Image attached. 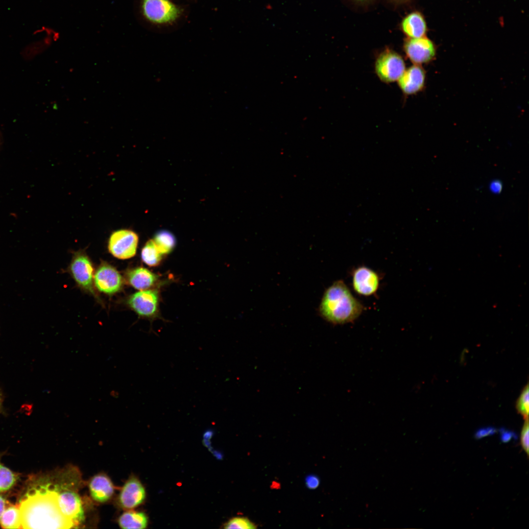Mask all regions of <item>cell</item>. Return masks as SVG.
I'll list each match as a JSON object with an SVG mask.
<instances>
[{
	"label": "cell",
	"mask_w": 529,
	"mask_h": 529,
	"mask_svg": "<svg viewBox=\"0 0 529 529\" xmlns=\"http://www.w3.org/2000/svg\"><path fill=\"white\" fill-rule=\"evenodd\" d=\"M224 528L254 529L257 528V526L247 517H236L227 522L224 525Z\"/></svg>",
	"instance_id": "cell-23"
},
{
	"label": "cell",
	"mask_w": 529,
	"mask_h": 529,
	"mask_svg": "<svg viewBox=\"0 0 529 529\" xmlns=\"http://www.w3.org/2000/svg\"><path fill=\"white\" fill-rule=\"evenodd\" d=\"M2 528H21L20 511L19 507L12 505L4 509L0 519Z\"/></svg>",
	"instance_id": "cell-19"
},
{
	"label": "cell",
	"mask_w": 529,
	"mask_h": 529,
	"mask_svg": "<svg viewBox=\"0 0 529 529\" xmlns=\"http://www.w3.org/2000/svg\"><path fill=\"white\" fill-rule=\"evenodd\" d=\"M426 72L421 65L409 67L397 81L403 93L407 95L415 94L421 91L425 84Z\"/></svg>",
	"instance_id": "cell-13"
},
{
	"label": "cell",
	"mask_w": 529,
	"mask_h": 529,
	"mask_svg": "<svg viewBox=\"0 0 529 529\" xmlns=\"http://www.w3.org/2000/svg\"><path fill=\"white\" fill-rule=\"evenodd\" d=\"M125 279L127 284L139 290L161 288L166 283L161 280L159 275L142 266L127 269Z\"/></svg>",
	"instance_id": "cell-10"
},
{
	"label": "cell",
	"mask_w": 529,
	"mask_h": 529,
	"mask_svg": "<svg viewBox=\"0 0 529 529\" xmlns=\"http://www.w3.org/2000/svg\"><path fill=\"white\" fill-rule=\"evenodd\" d=\"M389 2L396 5H402L408 3L412 0H388Z\"/></svg>",
	"instance_id": "cell-30"
},
{
	"label": "cell",
	"mask_w": 529,
	"mask_h": 529,
	"mask_svg": "<svg viewBox=\"0 0 529 529\" xmlns=\"http://www.w3.org/2000/svg\"><path fill=\"white\" fill-rule=\"evenodd\" d=\"M375 69L381 81L391 83L398 81L406 70L402 56L394 50L386 48L377 56Z\"/></svg>",
	"instance_id": "cell-5"
},
{
	"label": "cell",
	"mask_w": 529,
	"mask_h": 529,
	"mask_svg": "<svg viewBox=\"0 0 529 529\" xmlns=\"http://www.w3.org/2000/svg\"><path fill=\"white\" fill-rule=\"evenodd\" d=\"M94 283L99 291L111 295L122 289L124 279L115 267L106 262H102L94 273Z\"/></svg>",
	"instance_id": "cell-9"
},
{
	"label": "cell",
	"mask_w": 529,
	"mask_h": 529,
	"mask_svg": "<svg viewBox=\"0 0 529 529\" xmlns=\"http://www.w3.org/2000/svg\"><path fill=\"white\" fill-rule=\"evenodd\" d=\"M68 270L77 286L83 291L100 300L94 283L95 271L92 262L84 251L74 253Z\"/></svg>",
	"instance_id": "cell-4"
},
{
	"label": "cell",
	"mask_w": 529,
	"mask_h": 529,
	"mask_svg": "<svg viewBox=\"0 0 529 529\" xmlns=\"http://www.w3.org/2000/svg\"><path fill=\"white\" fill-rule=\"evenodd\" d=\"M5 498L3 496L0 495V519L3 513V512L5 509Z\"/></svg>",
	"instance_id": "cell-29"
},
{
	"label": "cell",
	"mask_w": 529,
	"mask_h": 529,
	"mask_svg": "<svg viewBox=\"0 0 529 529\" xmlns=\"http://www.w3.org/2000/svg\"><path fill=\"white\" fill-rule=\"evenodd\" d=\"M529 385L527 384L522 391L516 404L517 411L522 415L524 419L528 418L529 411Z\"/></svg>",
	"instance_id": "cell-22"
},
{
	"label": "cell",
	"mask_w": 529,
	"mask_h": 529,
	"mask_svg": "<svg viewBox=\"0 0 529 529\" xmlns=\"http://www.w3.org/2000/svg\"><path fill=\"white\" fill-rule=\"evenodd\" d=\"M525 422L523 426L521 433V444L523 449L527 455H529V420L528 418L525 419Z\"/></svg>",
	"instance_id": "cell-24"
},
{
	"label": "cell",
	"mask_w": 529,
	"mask_h": 529,
	"mask_svg": "<svg viewBox=\"0 0 529 529\" xmlns=\"http://www.w3.org/2000/svg\"><path fill=\"white\" fill-rule=\"evenodd\" d=\"M403 48L407 58L415 65L429 63L434 59L436 54L434 43L427 36L416 38H406Z\"/></svg>",
	"instance_id": "cell-8"
},
{
	"label": "cell",
	"mask_w": 529,
	"mask_h": 529,
	"mask_svg": "<svg viewBox=\"0 0 529 529\" xmlns=\"http://www.w3.org/2000/svg\"><path fill=\"white\" fill-rule=\"evenodd\" d=\"M512 434L513 433H510V432L504 431L502 433V438L503 439V440H504L505 441H506L511 438Z\"/></svg>",
	"instance_id": "cell-31"
},
{
	"label": "cell",
	"mask_w": 529,
	"mask_h": 529,
	"mask_svg": "<svg viewBox=\"0 0 529 529\" xmlns=\"http://www.w3.org/2000/svg\"><path fill=\"white\" fill-rule=\"evenodd\" d=\"M351 2L360 6H368L374 0H349Z\"/></svg>",
	"instance_id": "cell-28"
},
{
	"label": "cell",
	"mask_w": 529,
	"mask_h": 529,
	"mask_svg": "<svg viewBox=\"0 0 529 529\" xmlns=\"http://www.w3.org/2000/svg\"><path fill=\"white\" fill-rule=\"evenodd\" d=\"M0 406H1V398H0Z\"/></svg>",
	"instance_id": "cell-32"
},
{
	"label": "cell",
	"mask_w": 529,
	"mask_h": 529,
	"mask_svg": "<svg viewBox=\"0 0 529 529\" xmlns=\"http://www.w3.org/2000/svg\"><path fill=\"white\" fill-rule=\"evenodd\" d=\"M164 255L160 252L153 240H148L142 249V262L149 266H157L161 263Z\"/></svg>",
	"instance_id": "cell-18"
},
{
	"label": "cell",
	"mask_w": 529,
	"mask_h": 529,
	"mask_svg": "<svg viewBox=\"0 0 529 529\" xmlns=\"http://www.w3.org/2000/svg\"><path fill=\"white\" fill-rule=\"evenodd\" d=\"M145 498V489L141 482L136 478L129 479L123 485L119 496L121 506L125 509H132L141 505Z\"/></svg>",
	"instance_id": "cell-14"
},
{
	"label": "cell",
	"mask_w": 529,
	"mask_h": 529,
	"mask_svg": "<svg viewBox=\"0 0 529 529\" xmlns=\"http://www.w3.org/2000/svg\"><path fill=\"white\" fill-rule=\"evenodd\" d=\"M139 238L137 234L128 229L114 231L110 235L108 249L114 257L121 260L134 257L137 251Z\"/></svg>",
	"instance_id": "cell-7"
},
{
	"label": "cell",
	"mask_w": 529,
	"mask_h": 529,
	"mask_svg": "<svg viewBox=\"0 0 529 529\" xmlns=\"http://www.w3.org/2000/svg\"><path fill=\"white\" fill-rule=\"evenodd\" d=\"M153 240L163 255L171 252L176 245L174 236L168 231H162L158 232Z\"/></svg>",
	"instance_id": "cell-20"
},
{
	"label": "cell",
	"mask_w": 529,
	"mask_h": 529,
	"mask_svg": "<svg viewBox=\"0 0 529 529\" xmlns=\"http://www.w3.org/2000/svg\"><path fill=\"white\" fill-rule=\"evenodd\" d=\"M147 517L142 512L127 511L122 514L118 523L122 529H144L147 525Z\"/></svg>",
	"instance_id": "cell-17"
},
{
	"label": "cell",
	"mask_w": 529,
	"mask_h": 529,
	"mask_svg": "<svg viewBox=\"0 0 529 529\" xmlns=\"http://www.w3.org/2000/svg\"><path fill=\"white\" fill-rule=\"evenodd\" d=\"M160 288L139 290L130 295L126 300V305L139 317L151 322L162 319L160 313Z\"/></svg>",
	"instance_id": "cell-3"
},
{
	"label": "cell",
	"mask_w": 529,
	"mask_h": 529,
	"mask_svg": "<svg viewBox=\"0 0 529 529\" xmlns=\"http://www.w3.org/2000/svg\"><path fill=\"white\" fill-rule=\"evenodd\" d=\"M91 497L95 501L104 503L112 496L114 489L112 481L104 474L95 476L89 483Z\"/></svg>",
	"instance_id": "cell-16"
},
{
	"label": "cell",
	"mask_w": 529,
	"mask_h": 529,
	"mask_svg": "<svg viewBox=\"0 0 529 529\" xmlns=\"http://www.w3.org/2000/svg\"><path fill=\"white\" fill-rule=\"evenodd\" d=\"M142 14L149 22L171 23L180 16V9L169 0H141Z\"/></svg>",
	"instance_id": "cell-6"
},
{
	"label": "cell",
	"mask_w": 529,
	"mask_h": 529,
	"mask_svg": "<svg viewBox=\"0 0 529 529\" xmlns=\"http://www.w3.org/2000/svg\"><path fill=\"white\" fill-rule=\"evenodd\" d=\"M363 310V305L340 280L335 282L326 289L319 308L321 316L334 324L354 321Z\"/></svg>",
	"instance_id": "cell-2"
},
{
	"label": "cell",
	"mask_w": 529,
	"mask_h": 529,
	"mask_svg": "<svg viewBox=\"0 0 529 529\" xmlns=\"http://www.w3.org/2000/svg\"><path fill=\"white\" fill-rule=\"evenodd\" d=\"M306 486L310 489L317 488L319 484L320 480L318 477L314 475L308 476L305 479Z\"/></svg>",
	"instance_id": "cell-25"
},
{
	"label": "cell",
	"mask_w": 529,
	"mask_h": 529,
	"mask_svg": "<svg viewBox=\"0 0 529 529\" xmlns=\"http://www.w3.org/2000/svg\"><path fill=\"white\" fill-rule=\"evenodd\" d=\"M50 486L49 483L34 484L21 498V528L67 529L75 525L62 513L58 493Z\"/></svg>",
	"instance_id": "cell-1"
},
{
	"label": "cell",
	"mask_w": 529,
	"mask_h": 529,
	"mask_svg": "<svg viewBox=\"0 0 529 529\" xmlns=\"http://www.w3.org/2000/svg\"><path fill=\"white\" fill-rule=\"evenodd\" d=\"M380 285V278L376 272L365 266L358 267L353 272L352 286L359 295L369 296L376 293Z\"/></svg>",
	"instance_id": "cell-11"
},
{
	"label": "cell",
	"mask_w": 529,
	"mask_h": 529,
	"mask_svg": "<svg viewBox=\"0 0 529 529\" xmlns=\"http://www.w3.org/2000/svg\"><path fill=\"white\" fill-rule=\"evenodd\" d=\"M489 189L491 192L494 193H498L502 191V184L499 180H494L491 182Z\"/></svg>",
	"instance_id": "cell-26"
},
{
	"label": "cell",
	"mask_w": 529,
	"mask_h": 529,
	"mask_svg": "<svg viewBox=\"0 0 529 529\" xmlns=\"http://www.w3.org/2000/svg\"><path fill=\"white\" fill-rule=\"evenodd\" d=\"M58 504L63 514L75 525L85 519L84 512L79 495L74 491L64 490L58 493Z\"/></svg>",
	"instance_id": "cell-12"
},
{
	"label": "cell",
	"mask_w": 529,
	"mask_h": 529,
	"mask_svg": "<svg viewBox=\"0 0 529 529\" xmlns=\"http://www.w3.org/2000/svg\"><path fill=\"white\" fill-rule=\"evenodd\" d=\"M401 31L409 38L425 36L428 31L426 19L420 11L414 10L409 13L401 20Z\"/></svg>",
	"instance_id": "cell-15"
},
{
	"label": "cell",
	"mask_w": 529,
	"mask_h": 529,
	"mask_svg": "<svg viewBox=\"0 0 529 529\" xmlns=\"http://www.w3.org/2000/svg\"><path fill=\"white\" fill-rule=\"evenodd\" d=\"M495 432L496 430L492 427L481 429L477 432L476 436L478 438H480L489 434H493Z\"/></svg>",
	"instance_id": "cell-27"
},
{
	"label": "cell",
	"mask_w": 529,
	"mask_h": 529,
	"mask_svg": "<svg viewBox=\"0 0 529 529\" xmlns=\"http://www.w3.org/2000/svg\"><path fill=\"white\" fill-rule=\"evenodd\" d=\"M18 476L0 462V492L11 489L16 483Z\"/></svg>",
	"instance_id": "cell-21"
}]
</instances>
